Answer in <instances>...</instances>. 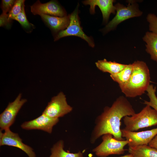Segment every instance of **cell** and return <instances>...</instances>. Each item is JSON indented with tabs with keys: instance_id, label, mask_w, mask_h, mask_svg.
I'll list each match as a JSON object with an SVG mask.
<instances>
[{
	"instance_id": "cell-1",
	"label": "cell",
	"mask_w": 157,
	"mask_h": 157,
	"mask_svg": "<svg viewBox=\"0 0 157 157\" xmlns=\"http://www.w3.org/2000/svg\"><path fill=\"white\" fill-rule=\"evenodd\" d=\"M135 113L132 105L126 98L119 96L110 107L106 106L103 112L96 118L90 142L94 143L101 136L108 133L112 134L117 140H124L120 129L121 120L126 116H132Z\"/></svg>"
},
{
	"instance_id": "cell-2",
	"label": "cell",
	"mask_w": 157,
	"mask_h": 157,
	"mask_svg": "<svg viewBox=\"0 0 157 157\" xmlns=\"http://www.w3.org/2000/svg\"><path fill=\"white\" fill-rule=\"evenodd\" d=\"M132 64L130 78L126 85L121 89L126 97L129 98L135 97L144 94L150 82L149 69L145 62L137 60Z\"/></svg>"
},
{
	"instance_id": "cell-3",
	"label": "cell",
	"mask_w": 157,
	"mask_h": 157,
	"mask_svg": "<svg viewBox=\"0 0 157 157\" xmlns=\"http://www.w3.org/2000/svg\"><path fill=\"white\" fill-rule=\"evenodd\" d=\"M125 130L134 131L157 125V112L146 105L139 113L123 118Z\"/></svg>"
},
{
	"instance_id": "cell-4",
	"label": "cell",
	"mask_w": 157,
	"mask_h": 157,
	"mask_svg": "<svg viewBox=\"0 0 157 157\" xmlns=\"http://www.w3.org/2000/svg\"><path fill=\"white\" fill-rule=\"evenodd\" d=\"M115 6L116 15L104 28V31L106 33L115 28L122 22L131 18L140 16L142 14L138 4L132 1L126 6L117 3Z\"/></svg>"
},
{
	"instance_id": "cell-5",
	"label": "cell",
	"mask_w": 157,
	"mask_h": 157,
	"mask_svg": "<svg viewBox=\"0 0 157 157\" xmlns=\"http://www.w3.org/2000/svg\"><path fill=\"white\" fill-rule=\"evenodd\" d=\"M102 142L92 151L99 157H106L112 154L120 155L126 150L124 147L129 143L126 140H118L113 137V135L108 133L102 136Z\"/></svg>"
},
{
	"instance_id": "cell-6",
	"label": "cell",
	"mask_w": 157,
	"mask_h": 157,
	"mask_svg": "<svg viewBox=\"0 0 157 157\" xmlns=\"http://www.w3.org/2000/svg\"><path fill=\"white\" fill-rule=\"evenodd\" d=\"M78 4L74 11L69 15L70 22L65 29L60 31L55 39L56 41L61 38L68 36H76L86 41L90 47H94V44L90 37L87 36L81 27L78 16Z\"/></svg>"
},
{
	"instance_id": "cell-7",
	"label": "cell",
	"mask_w": 157,
	"mask_h": 157,
	"mask_svg": "<svg viewBox=\"0 0 157 157\" xmlns=\"http://www.w3.org/2000/svg\"><path fill=\"white\" fill-rule=\"evenodd\" d=\"M72 109L68 104L65 94L60 92L52 98L42 113L51 118H59L70 113Z\"/></svg>"
},
{
	"instance_id": "cell-8",
	"label": "cell",
	"mask_w": 157,
	"mask_h": 157,
	"mask_svg": "<svg viewBox=\"0 0 157 157\" xmlns=\"http://www.w3.org/2000/svg\"><path fill=\"white\" fill-rule=\"evenodd\" d=\"M22 94H19L13 102H10L5 110L0 115V131L10 129L14 123L19 110L27 102L26 99H21Z\"/></svg>"
},
{
	"instance_id": "cell-9",
	"label": "cell",
	"mask_w": 157,
	"mask_h": 157,
	"mask_svg": "<svg viewBox=\"0 0 157 157\" xmlns=\"http://www.w3.org/2000/svg\"><path fill=\"white\" fill-rule=\"evenodd\" d=\"M7 145L17 147L24 152L28 157H36L33 149L23 142L18 134L12 131L10 129L0 131V146Z\"/></svg>"
},
{
	"instance_id": "cell-10",
	"label": "cell",
	"mask_w": 157,
	"mask_h": 157,
	"mask_svg": "<svg viewBox=\"0 0 157 157\" xmlns=\"http://www.w3.org/2000/svg\"><path fill=\"white\" fill-rule=\"evenodd\" d=\"M122 136L129 141V147L148 145L150 142L157 135V128L150 130L138 132L121 129Z\"/></svg>"
},
{
	"instance_id": "cell-11",
	"label": "cell",
	"mask_w": 157,
	"mask_h": 157,
	"mask_svg": "<svg viewBox=\"0 0 157 157\" xmlns=\"http://www.w3.org/2000/svg\"><path fill=\"white\" fill-rule=\"evenodd\" d=\"M59 121V118H51L42 113L35 119L23 123L21 126L26 130L38 129L51 133L53 127Z\"/></svg>"
},
{
	"instance_id": "cell-12",
	"label": "cell",
	"mask_w": 157,
	"mask_h": 157,
	"mask_svg": "<svg viewBox=\"0 0 157 157\" xmlns=\"http://www.w3.org/2000/svg\"><path fill=\"white\" fill-rule=\"evenodd\" d=\"M31 10L34 15L45 14L59 17L67 16L64 9L54 1L42 3L38 0L31 6Z\"/></svg>"
},
{
	"instance_id": "cell-13",
	"label": "cell",
	"mask_w": 157,
	"mask_h": 157,
	"mask_svg": "<svg viewBox=\"0 0 157 157\" xmlns=\"http://www.w3.org/2000/svg\"><path fill=\"white\" fill-rule=\"evenodd\" d=\"M114 2L113 0H88L83 1V3L90 6V11L91 14L95 13V7L98 6L101 12L103 22L106 23L110 14L115 13V7L113 5Z\"/></svg>"
},
{
	"instance_id": "cell-14",
	"label": "cell",
	"mask_w": 157,
	"mask_h": 157,
	"mask_svg": "<svg viewBox=\"0 0 157 157\" xmlns=\"http://www.w3.org/2000/svg\"><path fill=\"white\" fill-rule=\"evenodd\" d=\"M40 16L50 28L55 32L65 29L70 22L69 15L59 17L42 14Z\"/></svg>"
},
{
	"instance_id": "cell-15",
	"label": "cell",
	"mask_w": 157,
	"mask_h": 157,
	"mask_svg": "<svg viewBox=\"0 0 157 157\" xmlns=\"http://www.w3.org/2000/svg\"><path fill=\"white\" fill-rule=\"evenodd\" d=\"M97 67L104 72H108L110 74L119 73L123 70L127 64L117 63L115 61H108L106 59L99 60L95 63Z\"/></svg>"
},
{
	"instance_id": "cell-16",
	"label": "cell",
	"mask_w": 157,
	"mask_h": 157,
	"mask_svg": "<svg viewBox=\"0 0 157 157\" xmlns=\"http://www.w3.org/2000/svg\"><path fill=\"white\" fill-rule=\"evenodd\" d=\"M143 39L146 43V51L150 55L151 59L157 63V35L147 31Z\"/></svg>"
},
{
	"instance_id": "cell-17",
	"label": "cell",
	"mask_w": 157,
	"mask_h": 157,
	"mask_svg": "<svg viewBox=\"0 0 157 157\" xmlns=\"http://www.w3.org/2000/svg\"><path fill=\"white\" fill-rule=\"evenodd\" d=\"M64 142L60 140L53 144L51 149V154L49 157H83L80 151L77 153H72L64 149Z\"/></svg>"
},
{
	"instance_id": "cell-18",
	"label": "cell",
	"mask_w": 157,
	"mask_h": 157,
	"mask_svg": "<svg viewBox=\"0 0 157 157\" xmlns=\"http://www.w3.org/2000/svg\"><path fill=\"white\" fill-rule=\"evenodd\" d=\"M128 151L133 157H157V150L148 145L129 147Z\"/></svg>"
},
{
	"instance_id": "cell-19",
	"label": "cell",
	"mask_w": 157,
	"mask_h": 157,
	"mask_svg": "<svg viewBox=\"0 0 157 157\" xmlns=\"http://www.w3.org/2000/svg\"><path fill=\"white\" fill-rule=\"evenodd\" d=\"M133 69L132 64L127 65L126 67L119 73L110 75L113 80L117 83L121 89L125 86L131 77Z\"/></svg>"
},
{
	"instance_id": "cell-20",
	"label": "cell",
	"mask_w": 157,
	"mask_h": 157,
	"mask_svg": "<svg viewBox=\"0 0 157 157\" xmlns=\"http://www.w3.org/2000/svg\"><path fill=\"white\" fill-rule=\"evenodd\" d=\"M156 87L152 85H150L146 91L147 95L149 99V101L144 100L143 104L149 105L157 112V97L156 95Z\"/></svg>"
},
{
	"instance_id": "cell-21",
	"label": "cell",
	"mask_w": 157,
	"mask_h": 157,
	"mask_svg": "<svg viewBox=\"0 0 157 157\" xmlns=\"http://www.w3.org/2000/svg\"><path fill=\"white\" fill-rule=\"evenodd\" d=\"M24 4L23 5L21 11L13 19L18 21L22 26L26 29H30L33 27V25L29 22L25 14Z\"/></svg>"
},
{
	"instance_id": "cell-22",
	"label": "cell",
	"mask_w": 157,
	"mask_h": 157,
	"mask_svg": "<svg viewBox=\"0 0 157 157\" xmlns=\"http://www.w3.org/2000/svg\"><path fill=\"white\" fill-rule=\"evenodd\" d=\"M24 2L25 0H17L15 1L14 5L8 14L9 23L20 12L24 4Z\"/></svg>"
},
{
	"instance_id": "cell-23",
	"label": "cell",
	"mask_w": 157,
	"mask_h": 157,
	"mask_svg": "<svg viewBox=\"0 0 157 157\" xmlns=\"http://www.w3.org/2000/svg\"><path fill=\"white\" fill-rule=\"evenodd\" d=\"M146 18L149 23L150 31L157 35V16L154 14L150 13L147 15Z\"/></svg>"
},
{
	"instance_id": "cell-24",
	"label": "cell",
	"mask_w": 157,
	"mask_h": 157,
	"mask_svg": "<svg viewBox=\"0 0 157 157\" xmlns=\"http://www.w3.org/2000/svg\"><path fill=\"white\" fill-rule=\"evenodd\" d=\"M14 0H2L1 1V8L2 13L7 14L12 8L15 2Z\"/></svg>"
},
{
	"instance_id": "cell-25",
	"label": "cell",
	"mask_w": 157,
	"mask_h": 157,
	"mask_svg": "<svg viewBox=\"0 0 157 157\" xmlns=\"http://www.w3.org/2000/svg\"><path fill=\"white\" fill-rule=\"evenodd\" d=\"M8 14L2 13L0 16V26H6L8 25Z\"/></svg>"
},
{
	"instance_id": "cell-26",
	"label": "cell",
	"mask_w": 157,
	"mask_h": 157,
	"mask_svg": "<svg viewBox=\"0 0 157 157\" xmlns=\"http://www.w3.org/2000/svg\"><path fill=\"white\" fill-rule=\"evenodd\" d=\"M148 145L157 150V135L150 142Z\"/></svg>"
},
{
	"instance_id": "cell-27",
	"label": "cell",
	"mask_w": 157,
	"mask_h": 157,
	"mask_svg": "<svg viewBox=\"0 0 157 157\" xmlns=\"http://www.w3.org/2000/svg\"><path fill=\"white\" fill-rule=\"evenodd\" d=\"M119 157H133L132 155L130 154H128L124 155L123 156Z\"/></svg>"
}]
</instances>
